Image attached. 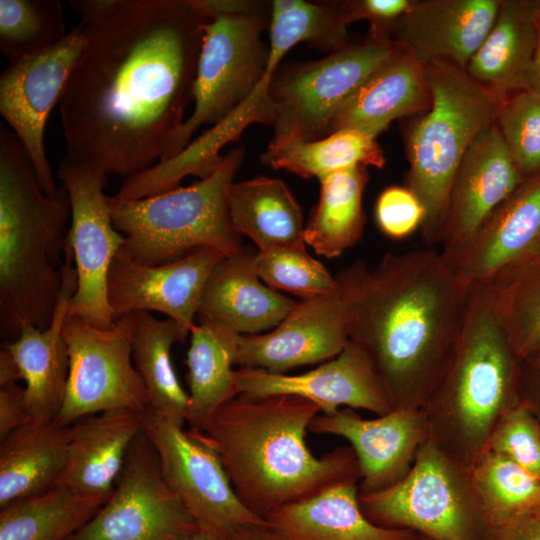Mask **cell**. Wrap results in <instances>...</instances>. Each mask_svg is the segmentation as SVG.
Here are the masks:
<instances>
[{"label": "cell", "mask_w": 540, "mask_h": 540, "mask_svg": "<svg viewBox=\"0 0 540 540\" xmlns=\"http://www.w3.org/2000/svg\"><path fill=\"white\" fill-rule=\"evenodd\" d=\"M63 258L62 285L49 326L41 330L26 325L16 340L2 344L11 353L25 383V404L35 422L55 420L66 391L69 359L63 328L78 285L73 253L67 241Z\"/></svg>", "instance_id": "22"}, {"label": "cell", "mask_w": 540, "mask_h": 540, "mask_svg": "<svg viewBox=\"0 0 540 540\" xmlns=\"http://www.w3.org/2000/svg\"><path fill=\"white\" fill-rule=\"evenodd\" d=\"M312 401L294 395L239 394L221 405L199 435L216 451L241 502L266 519L275 510L341 481L361 479L350 446L321 457L306 444Z\"/></svg>", "instance_id": "3"}, {"label": "cell", "mask_w": 540, "mask_h": 540, "mask_svg": "<svg viewBox=\"0 0 540 540\" xmlns=\"http://www.w3.org/2000/svg\"><path fill=\"white\" fill-rule=\"evenodd\" d=\"M235 380L240 394L294 395L315 403L322 414L335 413L341 406L377 416L393 409L367 355L350 340L336 357L308 372L287 375L239 368L235 370Z\"/></svg>", "instance_id": "19"}, {"label": "cell", "mask_w": 540, "mask_h": 540, "mask_svg": "<svg viewBox=\"0 0 540 540\" xmlns=\"http://www.w3.org/2000/svg\"><path fill=\"white\" fill-rule=\"evenodd\" d=\"M534 0H501L493 25L465 70L477 83L509 97L529 90L536 54Z\"/></svg>", "instance_id": "28"}, {"label": "cell", "mask_w": 540, "mask_h": 540, "mask_svg": "<svg viewBox=\"0 0 540 540\" xmlns=\"http://www.w3.org/2000/svg\"><path fill=\"white\" fill-rule=\"evenodd\" d=\"M115 320L128 332L133 363L148 395V410L183 426L189 396L177 378L171 349L190 333L174 320L158 319L147 311L130 312Z\"/></svg>", "instance_id": "29"}, {"label": "cell", "mask_w": 540, "mask_h": 540, "mask_svg": "<svg viewBox=\"0 0 540 540\" xmlns=\"http://www.w3.org/2000/svg\"><path fill=\"white\" fill-rule=\"evenodd\" d=\"M359 500L367 518L385 528L411 530L432 540H486L488 535L470 470L429 437L401 481Z\"/></svg>", "instance_id": "9"}, {"label": "cell", "mask_w": 540, "mask_h": 540, "mask_svg": "<svg viewBox=\"0 0 540 540\" xmlns=\"http://www.w3.org/2000/svg\"><path fill=\"white\" fill-rule=\"evenodd\" d=\"M67 35L55 0H0V50L10 60L32 54Z\"/></svg>", "instance_id": "39"}, {"label": "cell", "mask_w": 540, "mask_h": 540, "mask_svg": "<svg viewBox=\"0 0 540 540\" xmlns=\"http://www.w3.org/2000/svg\"><path fill=\"white\" fill-rule=\"evenodd\" d=\"M525 359L530 360L532 365L540 370V352H537L536 354Z\"/></svg>", "instance_id": "51"}, {"label": "cell", "mask_w": 540, "mask_h": 540, "mask_svg": "<svg viewBox=\"0 0 540 540\" xmlns=\"http://www.w3.org/2000/svg\"><path fill=\"white\" fill-rule=\"evenodd\" d=\"M143 430L142 413L109 410L69 425L65 468L56 484L87 495L108 498L130 446Z\"/></svg>", "instance_id": "24"}, {"label": "cell", "mask_w": 540, "mask_h": 540, "mask_svg": "<svg viewBox=\"0 0 540 540\" xmlns=\"http://www.w3.org/2000/svg\"><path fill=\"white\" fill-rule=\"evenodd\" d=\"M413 540H432L424 535H421V534H418V533H415L414 537H413Z\"/></svg>", "instance_id": "52"}, {"label": "cell", "mask_w": 540, "mask_h": 540, "mask_svg": "<svg viewBox=\"0 0 540 540\" xmlns=\"http://www.w3.org/2000/svg\"><path fill=\"white\" fill-rule=\"evenodd\" d=\"M524 179L496 122L491 124L471 144L457 170L442 250L466 242Z\"/></svg>", "instance_id": "21"}, {"label": "cell", "mask_w": 540, "mask_h": 540, "mask_svg": "<svg viewBox=\"0 0 540 540\" xmlns=\"http://www.w3.org/2000/svg\"><path fill=\"white\" fill-rule=\"evenodd\" d=\"M254 253L245 248L224 257L204 287L198 317L219 323L240 335L276 327L295 301L267 286L253 268Z\"/></svg>", "instance_id": "25"}, {"label": "cell", "mask_w": 540, "mask_h": 540, "mask_svg": "<svg viewBox=\"0 0 540 540\" xmlns=\"http://www.w3.org/2000/svg\"><path fill=\"white\" fill-rule=\"evenodd\" d=\"M69 218L66 189L46 195L25 148L1 124L0 333L5 343L16 340L26 325L49 326L62 285Z\"/></svg>", "instance_id": "4"}, {"label": "cell", "mask_w": 540, "mask_h": 540, "mask_svg": "<svg viewBox=\"0 0 540 540\" xmlns=\"http://www.w3.org/2000/svg\"><path fill=\"white\" fill-rule=\"evenodd\" d=\"M21 380L17 365L9 352L2 345L0 350V386L18 383Z\"/></svg>", "instance_id": "47"}, {"label": "cell", "mask_w": 540, "mask_h": 540, "mask_svg": "<svg viewBox=\"0 0 540 540\" xmlns=\"http://www.w3.org/2000/svg\"><path fill=\"white\" fill-rule=\"evenodd\" d=\"M349 340L370 360L393 409H423L463 325L471 289L441 251L357 260L336 276Z\"/></svg>", "instance_id": "2"}, {"label": "cell", "mask_w": 540, "mask_h": 540, "mask_svg": "<svg viewBox=\"0 0 540 540\" xmlns=\"http://www.w3.org/2000/svg\"><path fill=\"white\" fill-rule=\"evenodd\" d=\"M228 540H280L267 526L243 527L233 533Z\"/></svg>", "instance_id": "49"}, {"label": "cell", "mask_w": 540, "mask_h": 540, "mask_svg": "<svg viewBox=\"0 0 540 540\" xmlns=\"http://www.w3.org/2000/svg\"><path fill=\"white\" fill-rule=\"evenodd\" d=\"M486 540H540V515L526 514L492 527Z\"/></svg>", "instance_id": "46"}, {"label": "cell", "mask_w": 540, "mask_h": 540, "mask_svg": "<svg viewBox=\"0 0 540 540\" xmlns=\"http://www.w3.org/2000/svg\"><path fill=\"white\" fill-rule=\"evenodd\" d=\"M346 27L340 1L274 0L270 6L268 66L277 68L285 54L302 42L328 54L339 50L347 44Z\"/></svg>", "instance_id": "36"}, {"label": "cell", "mask_w": 540, "mask_h": 540, "mask_svg": "<svg viewBox=\"0 0 540 540\" xmlns=\"http://www.w3.org/2000/svg\"><path fill=\"white\" fill-rule=\"evenodd\" d=\"M142 418L166 485L199 528L228 540L243 527L267 526L238 498L220 457L198 432L149 410Z\"/></svg>", "instance_id": "11"}, {"label": "cell", "mask_w": 540, "mask_h": 540, "mask_svg": "<svg viewBox=\"0 0 540 540\" xmlns=\"http://www.w3.org/2000/svg\"><path fill=\"white\" fill-rule=\"evenodd\" d=\"M209 17L193 86L194 107L162 159L182 151L204 125L214 126L246 102L267 75L271 2L196 0Z\"/></svg>", "instance_id": "8"}, {"label": "cell", "mask_w": 540, "mask_h": 540, "mask_svg": "<svg viewBox=\"0 0 540 540\" xmlns=\"http://www.w3.org/2000/svg\"><path fill=\"white\" fill-rule=\"evenodd\" d=\"M375 214L382 232L391 238L400 239L420 228L424 208L406 186H390L379 195Z\"/></svg>", "instance_id": "43"}, {"label": "cell", "mask_w": 540, "mask_h": 540, "mask_svg": "<svg viewBox=\"0 0 540 540\" xmlns=\"http://www.w3.org/2000/svg\"><path fill=\"white\" fill-rule=\"evenodd\" d=\"M348 342L343 301L336 287L298 302L268 333L240 335L236 365L285 374L333 359Z\"/></svg>", "instance_id": "20"}, {"label": "cell", "mask_w": 540, "mask_h": 540, "mask_svg": "<svg viewBox=\"0 0 540 540\" xmlns=\"http://www.w3.org/2000/svg\"><path fill=\"white\" fill-rule=\"evenodd\" d=\"M486 288L493 310L520 359L540 350V259Z\"/></svg>", "instance_id": "38"}, {"label": "cell", "mask_w": 540, "mask_h": 540, "mask_svg": "<svg viewBox=\"0 0 540 540\" xmlns=\"http://www.w3.org/2000/svg\"><path fill=\"white\" fill-rule=\"evenodd\" d=\"M400 49L392 38L369 33L320 60L279 66L268 85L274 114L269 145L328 135L341 107Z\"/></svg>", "instance_id": "10"}, {"label": "cell", "mask_w": 540, "mask_h": 540, "mask_svg": "<svg viewBox=\"0 0 540 540\" xmlns=\"http://www.w3.org/2000/svg\"><path fill=\"white\" fill-rule=\"evenodd\" d=\"M431 103L408 130L406 187L424 208L428 244L443 241L449 197L459 165L477 136L496 122L508 97L474 81L448 61L424 64Z\"/></svg>", "instance_id": "6"}, {"label": "cell", "mask_w": 540, "mask_h": 540, "mask_svg": "<svg viewBox=\"0 0 540 540\" xmlns=\"http://www.w3.org/2000/svg\"><path fill=\"white\" fill-rule=\"evenodd\" d=\"M499 131L524 178L540 171V91L509 96L496 119Z\"/></svg>", "instance_id": "41"}, {"label": "cell", "mask_w": 540, "mask_h": 540, "mask_svg": "<svg viewBox=\"0 0 540 540\" xmlns=\"http://www.w3.org/2000/svg\"><path fill=\"white\" fill-rule=\"evenodd\" d=\"M31 421L24 387L18 383L0 386V440Z\"/></svg>", "instance_id": "45"}, {"label": "cell", "mask_w": 540, "mask_h": 540, "mask_svg": "<svg viewBox=\"0 0 540 540\" xmlns=\"http://www.w3.org/2000/svg\"><path fill=\"white\" fill-rule=\"evenodd\" d=\"M227 203L234 229L258 251L305 245L302 210L281 179L260 176L232 182Z\"/></svg>", "instance_id": "31"}, {"label": "cell", "mask_w": 540, "mask_h": 540, "mask_svg": "<svg viewBox=\"0 0 540 540\" xmlns=\"http://www.w3.org/2000/svg\"><path fill=\"white\" fill-rule=\"evenodd\" d=\"M441 253L470 289L494 285L540 259V171L525 178L466 242Z\"/></svg>", "instance_id": "16"}, {"label": "cell", "mask_w": 540, "mask_h": 540, "mask_svg": "<svg viewBox=\"0 0 540 540\" xmlns=\"http://www.w3.org/2000/svg\"><path fill=\"white\" fill-rule=\"evenodd\" d=\"M534 514L540 515V505H539L538 509L536 510V512Z\"/></svg>", "instance_id": "53"}, {"label": "cell", "mask_w": 540, "mask_h": 540, "mask_svg": "<svg viewBox=\"0 0 540 540\" xmlns=\"http://www.w3.org/2000/svg\"><path fill=\"white\" fill-rule=\"evenodd\" d=\"M430 103L424 64L401 46L341 107L329 133L353 128L377 138L394 120L425 112Z\"/></svg>", "instance_id": "27"}, {"label": "cell", "mask_w": 540, "mask_h": 540, "mask_svg": "<svg viewBox=\"0 0 540 540\" xmlns=\"http://www.w3.org/2000/svg\"><path fill=\"white\" fill-rule=\"evenodd\" d=\"M538 352H540V350H539ZM535 354H536V353H535Z\"/></svg>", "instance_id": "54"}, {"label": "cell", "mask_w": 540, "mask_h": 540, "mask_svg": "<svg viewBox=\"0 0 540 540\" xmlns=\"http://www.w3.org/2000/svg\"><path fill=\"white\" fill-rule=\"evenodd\" d=\"M224 257L215 249L203 248L177 261L151 266L133 261L121 248L107 278V300L114 319L135 311H156L190 333L209 275Z\"/></svg>", "instance_id": "17"}, {"label": "cell", "mask_w": 540, "mask_h": 540, "mask_svg": "<svg viewBox=\"0 0 540 540\" xmlns=\"http://www.w3.org/2000/svg\"><path fill=\"white\" fill-rule=\"evenodd\" d=\"M86 43L80 22L56 44L9 61L0 75V114L17 136L48 196L58 193L45 151V128Z\"/></svg>", "instance_id": "15"}, {"label": "cell", "mask_w": 540, "mask_h": 540, "mask_svg": "<svg viewBox=\"0 0 540 540\" xmlns=\"http://www.w3.org/2000/svg\"><path fill=\"white\" fill-rule=\"evenodd\" d=\"M253 268L270 288L302 300L328 294L337 287L335 276L308 253L305 245L258 251L253 256Z\"/></svg>", "instance_id": "40"}, {"label": "cell", "mask_w": 540, "mask_h": 540, "mask_svg": "<svg viewBox=\"0 0 540 540\" xmlns=\"http://www.w3.org/2000/svg\"><path fill=\"white\" fill-rule=\"evenodd\" d=\"M265 520L280 540H413L415 535L368 519L360 505L358 480L335 483L275 510Z\"/></svg>", "instance_id": "26"}, {"label": "cell", "mask_w": 540, "mask_h": 540, "mask_svg": "<svg viewBox=\"0 0 540 540\" xmlns=\"http://www.w3.org/2000/svg\"><path fill=\"white\" fill-rule=\"evenodd\" d=\"M0 441L1 509L57 483L66 464L69 425L31 421Z\"/></svg>", "instance_id": "30"}, {"label": "cell", "mask_w": 540, "mask_h": 540, "mask_svg": "<svg viewBox=\"0 0 540 540\" xmlns=\"http://www.w3.org/2000/svg\"><path fill=\"white\" fill-rule=\"evenodd\" d=\"M86 43L59 102L67 157L133 176L185 121L204 26L196 0H73Z\"/></svg>", "instance_id": "1"}, {"label": "cell", "mask_w": 540, "mask_h": 540, "mask_svg": "<svg viewBox=\"0 0 540 540\" xmlns=\"http://www.w3.org/2000/svg\"><path fill=\"white\" fill-rule=\"evenodd\" d=\"M56 174L70 201L67 242L78 279L69 315L92 326L111 328L115 319L107 300V278L125 237L113 225L103 192L107 174L67 156L61 160Z\"/></svg>", "instance_id": "13"}, {"label": "cell", "mask_w": 540, "mask_h": 540, "mask_svg": "<svg viewBox=\"0 0 540 540\" xmlns=\"http://www.w3.org/2000/svg\"><path fill=\"white\" fill-rule=\"evenodd\" d=\"M240 334L214 321L199 318L190 332L186 380L189 405L186 422L200 431L212 414L240 394L233 365Z\"/></svg>", "instance_id": "32"}, {"label": "cell", "mask_w": 540, "mask_h": 540, "mask_svg": "<svg viewBox=\"0 0 540 540\" xmlns=\"http://www.w3.org/2000/svg\"><path fill=\"white\" fill-rule=\"evenodd\" d=\"M489 529L534 514L540 505V477L486 450L470 470Z\"/></svg>", "instance_id": "37"}, {"label": "cell", "mask_w": 540, "mask_h": 540, "mask_svg": "<svg viewBox=\"0 0 540 540\" xmlns=\"http://www.w3.org/2000/svg\"><path fill=\"white\" fill-rule=\"evenodd\" d=\"M487 450L540 477V424L524 401L503 415L490 437Z\"/></svg>", "instance_id": "42"}, {"label": "cell", "mask_w": 540, "mask_h": 540, "mask_svg": "<svg viewBox=\"0 0 540 540\" xmlns=\"http://www.w3.org/2000/svg\"><path fill=\"white\" fill-rule=\"evenodd\" d=\"M320 197L304 228L303 238L318 255L334 258L362 237L363 192L369 180L363 165L320 177Z\"/></svg>", "instance_id": "33"}, {"label": "cell", "mask_w": 540, "mask_h": 540, "mask_svg": "<svg viewBox=\"0 0 540 540\" xmlns=\"http://www.w3.org/2000/svg\"><path fill=\"white\" fill-rule=\"evenodd\" d=\"M314 434L346 439L358 460L359 496L376 493L401 481L412 468L428 438L423 409H392L374 419L362 418L352 408L318 414L309 425Z\"/></svg>", "instance_id": "18"}, {"label": "cell", "mask_w": 540, "mask_h": 540, "mask_svg": "<svg viewBox=\"0 0 540 540\" xmlns=\"http://www.w3.org/2000/svg\"><path fill=\"white\" fill-rule=\"evenodd\" d=\"M261 161L275 169H285L305 179L320 178L354 166L385 165L384 153L376 137L359 129L343 128L312 141L268 145Z\"/></svg>", "instance_id": "35"}, {"label": "cell", "mask_w": 540, "mask_h": 540, "mask_svg": "<svg viewBox=\"0 0 540 540\" xmlns=\"http://www.w3.org/2000/svg\"><path fill=\"white\" fill-rule=\"evenodd\" d=\"M501 0H414L391 38L418 61H448L463 69L481 46Z\"/></svg>", "instance_id": "23"}, {"label": "cell", "mask_w": 540, "mask_h": 540, "mask_svg": "<svg viewBox=\"0 0 540 540\" xmlns=\"http://www.w3.org/2000/svg\"><path fill=\"white\" fill-rule=\"evenodd\" d=\"M520 359L493 310L486 288H471L465 319L423 411L429 439L471 470L517 398Z\"/></svg>", "instance_id": "5"}, {"label": "cell", "mask_w": 540, "mask_h": 540, "mask_svg": "<svg viewBox=\"0 0 540 540\" xmlns=\"http://www.w3.org/2000/svg\"><path fill=\"white\" fill-rule=\"evenodd\" d=\"M63 337L69 369L64 400L55 420L70 425L109 410L142 414L148 410V395L133 363L128 332L120 321L103 329L68 315Z\"/></svg>", "instance_id": "12"}, {"label": "cell", "mask_w": 540, "mask_h": 540, "mask_svg": "<svg viewBox=\"0 0 540 540\" xmlns=\"http://www.w3.org/2000/svg\"><path fill=\"white\" fill-rule=\"evenodd\" d=\"M244 155L243 147L232 149L210 175L189 186L133 200L107 196L113 225L125 237L124 252L151 266L203 248L226 257L241 252L242 236L230 219L227 190Z\"/></svg>", "instance_id": "7"}, {"label": "cell", "mask_w": 540, "mask_h": 540, "mask_svg": "<svg viewBox=\"0 0 540 540\" xmlns=\"http://www.w3.org/2000/svg\"><path fill=\"white\" fill-rule=\"evenodd\" d=\"M533 19L536 30V54L530 90L540 91V0H534Z\"/></svg>", "instance_id": "48"}, {"label": "cell", "mask_w": 540, "mask_h": 540, "mask_svg": "<svg viewBox=\"0 0 540 540\" xmlns=\"http://www.w3.org/2000/svg\"><path fill=\"white\" fill-rule=\"evenodd\" d=\"M174 540H226V539L217 534L209 532L207 530L198 528Z\"/></svg>", "instance_id": "50"}, {"label": "cell", "mask_w": 540, "mask_h": 540, "mask_svg": "<svg viewBox=\"0 0 540 540\" xmlns=\"http://www.w3.org/2000/svg\"><path fill=\"white\" fill-rule=\"evenodd\" d=\"M414 0H344L340 1L346 25L367 20L369 33L391 38L397 21L411 8Z\"/></svg>", "instance_id": "44"}, {"label": "cell", "mask_w": 540, "mask_h": 540, "mask_svg": "<svg viewBox=\"0 0 540 540\" xmlns=\"http://www.w3.org/2000/svg\"><path fill=\"white\" fill-rule=\"evenodd\" d=\"M107 498L87 496L55 484L0 510V540H66Z\"/></svg>", "instance_id": "34"}, {"label": "cell", "mask_w": 540, "mask_h": 540, "mask_svg": "<svg viewBox=\"0 0 540 540\" xmlns=\"http://www.w3.org/2000/svg\"><path fill=\"white\" fill-rule=\"evenodd\" d=\"M198 528L166 485L156 452L142 430L106 501L66 540H174Z\"/></svg>", "instance_id": "14"}]
</instances>
